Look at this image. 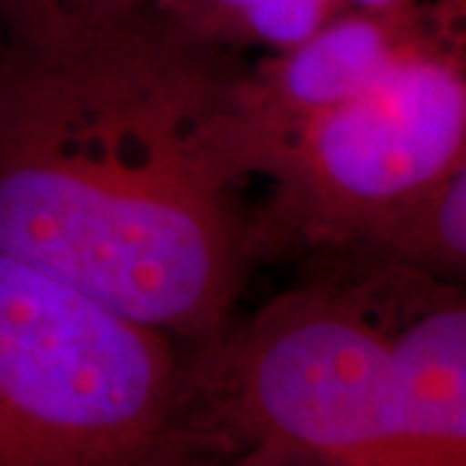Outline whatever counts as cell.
I'll return each mask as SVG.
<instances>
[{"label": "cell", "instance_id": "cell-1", "mask_svg": "<svg viewBox=\"0 0 466 466\" xmlns=\"http://www.w3.org/2000/svg\"><path fill=\"white\" fill-rule=\"evenodd\" d=\"M247 70L153 3L0 0V251L216 339L254 265Z\"/></svg>", "mask_w": 466, "mask_h": 466}, {"label": "cell", "instance_id": "cell-2", "mask_svg": "<svg viewBox=\"0 0 466 466\" xmlns=\"http://www.w3.org/2000/svg\"><path fill=\"white\" fill-rule=\"evenodd\" d=\"M182 431L278 461L397 466L389 337L334 257L317 278L265 303L184 360Z\"/></svg>", "mask_w": 466, "mask_h": 466}, {"label": "cell", "instance_id": "cell-3", "mask_svg": "<svg viewBox=\"0 0 466 466\" xmlns=\"http://www.w3.org/2000/svg\"><path fill=\"white\" fill-rule=\"evenodd\" d=\"M177 339L0 251V466H179Z\"/></svg>", "mask_w": 466, "mask_h": 466}, {"label": "cell", "instance_id": "cell-4", "mask_svg": "<svg viewBox=\"0 0 466 466\" xmlns=\"http://www.w3.org/2000/svg\"><path fill=\"white\" fill-rule=\"evenodd\" d=\"M464 11L453 0L415 50L272 148L251 213L254 262L348 249L386 210L466 167Z\"/></svg>", "mask_w": 466, "mask_h": 466}, {"label": "cell", "instance_id": "cell-5", "mask_svg": "<svg viewBox=\"0 0 466 466\" xmlns=\"http://www.w3.org/2000/svg\"><path fill=\"white\" fill-rule=\"evenodd\" d=\"M389 337L397 466H466V299L461 283L332 251Z\"/></svg>", "mask_w": 466, "mask_h": 466}, {"label": "cell", "instance_id": "cell-6", "mask_svg": "<svg viewBox=\"0 0 466 466\" xmlns=\"http://www.w3.org/2000/svg\"><path fill=\"white\" fill-rule=\"evenodd\" d=\"M453 0L401 11H339L311 36L247 70L244 112L257 179L272 148L309 116L376 81L433 32Z\"/></svg>", "mask_w": 466, "mask_h": 466}, {"label": "cell", "instance_id": "cell-7", "mask_svg": "<svg viewBox=\"0 0 466 466\" xmlns=\"http://www.w3.org/2000/svg\"><path fill=\"white\" fill-rule=\"evenodd\" d=\"M339 251L464 283L466 167L386 210L348 249Z\"/></svg>", "mask_w": 466, "mask_h": 466}, {"label": "cell", "instance_id": "cell-8", "mask_svg": "<svg viewBox=\"0 0 466 466\" xmlns=\"http://www.w3.org/2000/svg\"><path fill=\"white\" fill-rule=\"evenodd\" d=\"M179 29L244 55L283 52L342 11L339 0H150Z\"/></svg>", "mask_w": 466, "mask_h": 466}, {"label": "cell", "instance_id": "cell-9", "mask_svg": "<svg viewBox=\"0 0 466 466\" xmlns=\"http://www.w3.org/2000/svg\"><path fill=\"white\" fill-rule=\"evenodd\" d=\"M422 0H339L342 11H401Z\"/></svg>", "mask_w": 466, "mask_h": 466}]
</instances>
